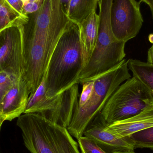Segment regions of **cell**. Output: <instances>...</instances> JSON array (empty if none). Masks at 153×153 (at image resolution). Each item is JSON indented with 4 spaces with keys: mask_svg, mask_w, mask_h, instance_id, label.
Returning a JSON list of instances; mask_svg holds the SVG:
<instances>
[{
    "mask_svg": "<svg viewBox=\"0 0 153 153\" xmlns=\"http://www.w3.org/2000/svg\"><path fill=\"white\" fill-rule=\"evenodd\" d=\"M82 69L79 25L70 20L48 63L45 75L47 96L57 95L76 84Z\"/></svg>",
    "mask_w": 153,
    "mask_h": 153,
    "instance_id": "2",
    "label": "cell"
},
{
    "mask_svg": "<svg viewBox=\"0 0 153 153\" xmlns=\"http://www.w3.org/2000/svg\"><path fill=\"white\" fill-rule=\"evenodd\" d=\"M153 102L148 88L133 76L119 86L100 113L111 125L137 115Z\"/></svg>",
    "mask_w": 153,
    "mask_h": 153,
    "instance_id": "6",
    "label": "cell"
},
{
    "mask_svg": "<svg viewBox=\"0 0 153 153\" xmlns=\"http://www.w3.org/2000/svg\"><path fill=\"white\" fill-rule=\"evenodd\" d=\"M82 153H106L91 139L83 136L77 139Z\"/></svg>",
    "mask_w": 153,
    "mask_h": 153,
    "instance_id": "17",
    "label": "cell"
},
{
    "mask_svg": "<svg viewBox=\"0 0 153 153\" xmlns=\"http://www.w3.org/2000/svg\"><path fill=\"white\" fill-rule=\"evenodd\" d=\"M153 126V102L131 117L108 125L107 128L118 137H126Z\"/></svg>",
    "mask_w": 153,
    "mask_h": 153,
    "instance_id": "11",
    "label": "cell"
},
{
    "mask_svg": "<svg viewBox=\"0 0 153 153\" xmlns=\"http://www.w3.org/2000/svg\"><path fill=\"white\" fill-rule=\"evenodd\" d=\"M128 60L124 59L117 65L94 79L93 90L86 103L76 107L69 126L70 134L76 139L83 136L86 127L102 109L119 86L131 75Z\"/></svg>",
    "mask_w": 153,
    "mask_h": 153,
    "instance_id": "4",
    "label": "cell"
},
{
    "mask_svg": "<svg viewBox=\"0 0 153 153\" xmlns=\"http://www.w3.org/2000/svg\"><path fill=\"white\" fill-rule=\"evenodd\" d=\"M22 3H23V5L29 3L33 2L36 1H38V0H22Z\"/></svg>",
    "mask_w": 153,
    "mask_h": 153,
    "instance_id": "24",
    "label": "cell"
},
{
    "mask_svg": "<svg viewBox=\"0 0 153 153\" xmlns=\"http://www.w3.org/2000/svg\"><path fill=\"white\" fill-rule=\"evenodd\" d=\"M18 78L16 76L8 73L0 72V85L10 87Z\"/></svg>",
    "mask_w": 153,
    "mask_h": 153,
    "instance_id": "18",
    "label": "cell"
},
{
    "mask_svg": "<svg viewBox=\"0 0 153 153\" xmlns=\"http://www.w3.org/2000/svg\"><path fill=\"white\" fill-rule=\"evenodd\" d=\"M79 27L81 36L82 61L83 69L90 61L98 39L99 30V14H97L96 11L94 12L79 25Z\"/></svg>",
    "mask_w": 153,
    "mask_h": 153,
    "instance_id": "12",
    "label": "cell"
},
{
    "mask_svg": "<svg viewBox=\"0 0 153 153\" xmlns=\"http://www.w3.org/2000/svg\"><path fill=\"white\" fill-rule=\"evenodd\" d=\"M136 148H148L153 150V126L136 132L127 137Z\"/></svg>",
    "mask_w": 153,
    "mask_h": 153,
    "instance_id": "16",
    "label": "cell"
},
{
    "mask_svg": "<svg viewBox=\"0 0 153 153\" xmlns=\"http://www.w3.org/2000/svg\"><path fill=\"white\" fill-rule=\"evenodd\" d=\"M27 16L22 32V76L32 94L45 78L52 54L70 20L60 0H44L39 10Z\"/></svg>",
    "mask_w": 153,
    "mask_h": 153,
    "instance_id": "1",
    "label": "cell"
},
{
    "mask_svg": "<svg viewBox=\"0 0 153 153\" xmlns=\"http://www.w3.org/2000/svg\"><path fill=\"white\" fill-rule=\"evenodd\" d=\"M116 153H136L134 152V151H132V152H118Z\"/></svg>",
    "mask_w": 153,
    "mask_h": 153,
    "instance_id": "26",
    "label": "cell"
},
{
    "mask_svg": "<svg viewBox=\"0 0 153 153\" xmlns=\"http://www.w3.org/2000/svg\"><path fill=\"white\" fill-rule=\"evenodd\" d=\"M79 84H75L59 94L48 97L45 76L36 91L30 95L24 114L37 113L67 128L78 105Z\"/></svg>",
    "mask_w": 153,
    "mask_h": 153,
    "instance_id": "5",
    "label": "cell"
},
{
    "mask_svg": "<svg viewBox=\"0 0 153 153\" xmlns=\"http://www.w3.org/2000/svg\"><path fill=\"white\" fill-rule=\"evenodd\" d=\"M30 94L23 76L18 78L0 101V112L4 120L11 121L24 113Z\"/></svg>",
    "mask_w": 153,
    "mask_h": 153,
    "instance_id": "10",
    "label": "cell"
},
{
    "mask_svg": "<svg viewBox=\"0 0 153 153\" xmlns=\"http://www.w3.org/2000/svg\"><path fill=\"white\" fill-rule=\"evenodd\" d=\"M151 12H152V16L153 19V6L152 8L151 9Z\"/></svg>",
    "mask_w": 153,
    "mask_h": 153,
    "instance_id": "27",
    "label": "cell"
},
{
    "mask_svg": "<svg viewBox=\"0 0 153 153\" xmlns=\"http://www.w3.org/2000/svg\"><path fill=\"white\" fill-rule=\"evenodd\" d=\"M140 2L113 0L111 9V30L117 40L126 43L136 36L143 23Z\"/></svg>",
    "mask_w": 153,
    "mask_h": 153,
    "instance_id": "7",
    "label": "cell"
},
{
    "mask_svg": "<svg viewBox=\"0 0 153 153\" xmlns=\"http://www.w3.org/2000/svg\"><path fill=\"white\" fill-rule=\"evenodd\" d=\"M71 1V0H60L62 9L67 16Z\"/></svg>",
    "mask_w": 153,
    "mask_h": 153,
    "instance_id": "20",
    "label": "cell"
},
{
    "mask_svg": "<svg viewBox=\"0 0 153 153\" xmlns=\"http://www.w3.org/2000/svg\"><path fill=\"white\" fill-rule=\"evenodd\" d=\"M147 62L151 64H153V45L148 50Z\"/></svg>",
    "mask_w": 153,
    "mask_h": 153,
    "instance_id": "21",
    "label": "cell"
},
{
    "mask_svg": "<svg viewBox=\"0 0 153 153\" xmlns=\"http://www.w3.org/2000/svg\"><path fill=\"white\" fill-rule=\"evenodd\" d=\"M108 125L100 112L88 124L83 136L93 140L106 153L134 151V147L128 137L113 134L107 128Z\"/></svg>",
    "mask_w": 153,
    "mask_h": 153,
    "instance_id": "9",
    "label": "cell"
},
{
    "mask_svg": "<svg viewBox=\"0 0 153 153\" xmlns=\"http://www.w3.org/2000/svg\"><path fill=\"white\" fill-rule=\"evenodd\" d=\"M17 125L31 153H80L67 128L39 114L24 113L18 118Z\"/></svg>",
    "mask_w": 153,
    "mask_h": 153,
    "instance_id": "3",
    "label": "cell"
},
{
    "mask_svg": "<svg viewBox=\"0 0 153 153\" xmlns=\"http://www.w3.org/2000/svg\"><path fill=\"white\" fill-rule=\"evenodd\" d=\"M4 121H5L4 118L3 117H2L1 114V112H0V128H1L2 124H3Z\"/></svg>",
    "mask_w": 153,
    "mask_h": 153,
    "instance_id": "25",
    "label": "cell"
},
{
    "mask_svg": "<svg viewBox=\"0 0 153 153\" xmlns=\"http://www.w3.org/2000/svg\"><path fill=\"white\" fill-rule=\"evenodd\" d=\"M10 5L14 10L22 14L23 3L22 0H4Z\"/></svg>",
    "mask_w": 153,
    "mask_h": 153,
    "instance_id": "19",
    "label": "cell"
},
{
    "mask_svg": "<svg viewBox=\"0 0 153 153\" xmlns=\"http://www.w3.org/2000/svg\"><path fill=\"white\" fill-rule=\"evenodd\" d=\"M28 16L21 14L4 0H0V30L18 22H27Z\"/></svg>",
    "mask_w": 153,
    "mask_h": 153,
    "instance_id": "15",
    "label": "cell"
},
{
    "mask_svg": "<svg viewBox=\"0 0 153 153\" xmlns=\"http://www.w3.org/2000/svg\"><path fill=\"white\" fill-rule=\"evenodd\" d=\"M26 23L18 22L0 30V72L18 78L22 76V32Z\"/></svg>",
    "mask_w": 153,
    "mask_h": 153,
    "instance_id": "8",
    "label": "cell"
},
{
    "mask_svg": "<svg viewBox=\"0 0 153 153\" xmlns=\"http://www.w3.org/2000/svg\"><path fill=\"white\" fill-rule=\"evenodd\" d=\"M128 67L133 76L148 88L153 99V64L131 59L128 60Z\"/></svg>",
    "mask_w": 153,
    "mask_h": 153,
    "instance_id": "14",
    "label": "cell"
},
{
    "mask_svg": "<svg viewBox=\"0 0 153 153\" xmlns=\"http://www.w3.org/2000/svg\"><path fill=\"white\" fill-rule=\"evenodd\" d=\"M140 2H143L148 4L150 7V9L152 8L153 6V0H140Z\"/></svg>",
    "mask_w": 153,
    "mask_h": 153,
    "instance_id": "23",
    "label": "cell"
},
{
    "mask_svg": "<svg viewBox=\"0 0 153 153\" xmlns=\"http://www.w3.org/2000/svg\"><path fill=\"white\" fill-rule=\"evenodd\" d=\"M10 87L0 85V101L2 100Z\"/></svg>",
    "mask_w": 153,
    "mask_h": 153,
    "instance_id": "22",
    "label": "cell"
},
{
    "mask_svg": "<svg viewBox=\"0 0 153 153\" xmlns=\"http://www.w3.org/2000/svg\"><path fill=\"white\" fill-rule=\"evenodd\" d=\"M99 1L100 0H71L67 17L70 21L79 25L96 11Z\"/></svg>",
    "mask_w": 153,
    "mask_h": 153,
    "instance_id": "13",
    "label": "cell"
}]
</instances>
